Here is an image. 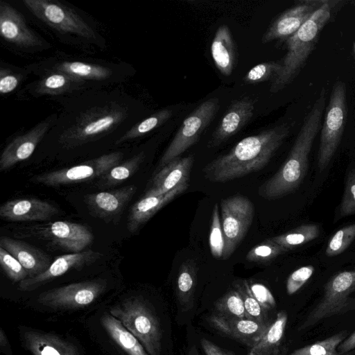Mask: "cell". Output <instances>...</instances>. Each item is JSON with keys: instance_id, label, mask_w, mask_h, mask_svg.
<instances>
[{"instance_id": "obj_1", "label": "cell", "mask_w": 355, "mask_h": 355, "mask_svg": "<svg viewBox=\"0 0 355 355\" xmlns=\"http://www.w3.org/2000/svg\"><path fill=\"white\" fill-rule=\"evenodd\" d=\"M289 132L286 124L243 138L227 153L209 162L202 169L211 182L224 183L264 168Z\"/></svg>"}, {"instance_id": "obj_2", "label": "cell", "mask_w": 355, "mask_h": 355, "mask_svg": "<svg viewBox=\"0 0 355 355\" xmlns=\"http://www.w3.org/2000/svg\"><path fill=\"white\" fill-rule=\"evenodd\" d=\"M325 90L322 89L302 125L290 153L279 169L259 188V195L267 200L282 198L296 190L305 178L309 156L322 122L325 106Z\"/></svg>"}, {"instance_id": "obj_3", "label": "cell", "mask_w": 355, "mask_h": 355, "mask_svg": "<svg viewBox=\"0 0 355 355\" xmlns=\"http://www.w3.org/2000/svg\"><path fill=\"white\" fill-rule=\"evenodd\" d=\"M343 3L324 0L323 4L286 40L287 52L281 61L282 69L272 80L270 92L276 93L290 84L304 67L313 51L320 32L336 10Z\"/></svg>"}, {"instance_id": "obj_4", "label": "cell", "mask_w": 355, "mask_h": 355, "mask_svg": "<svg viewBox=\"0 0 355 355\" xmlns=\"http://www.w3.org/2000/svg\"><path fill=\"white\" fill-rule=\"evenodd\" d=\"M110 313L139 340L148 355L162 354L160 324L144 298H126L111 307Z\"/></svg>"}, {"instance_id": "obj_5", "label": "cell", "mask_w": 355, "mask_h": 355, "mask_svg": "<svg viewBox=\"0 0 355 355\" xmlns=\"http://www.w3.org/2000/svg\"><path fill=\"white\" fill-rule=\"evenodd\" d=\"M355 270H345L334 275L325 284L321 300L307 315L299 327L305 330L320 321L355 310Z\"/></svg>"}, {"instance_id": "obj_6", "label": "cell", "mask_w": 355, "mask_h": 355, "mask_svg": "<svg viewBox=\"0 0 355 355\" xmlns=\"http://www.w3.org/2000/svg\"><path fill=\"white\" fill-rule=\"evenodd\" d=\"M347 114L346 85L337 80L332 88L321 130L318 166L322 171L329 164L339 146Z\"/></svg>"}, {"instance_id": "obj_7", "label": "cell", "mask_w": 355, "mask_h": 355, "mask_svg": "<svg viewBox=\"0 0 355 355\" xmlns=\"http://www.w3.org/2000/svg\"><path fill=\"white\" fill-rule=\"evenodd\" d=\"M221 225L225 236L223 259H229L245 237L254 216L253 202L243 195H234L221 200Z\"/></svg>"}, {"instance_id": "obj_8", "label": "cell", "mask_w": 355, "mask_h": 355, "mask_svg": "<svg viewBox=\"0 0 355 355\" xmlns=\"http://www.w3.org/2000/svg\"><path fill=\"white\" fill-rule=\"evenodd\" d=\"M219 108V100L210 98L202 103L182 122L159 162L162 168L179 157L196 143L214 118Z\"/></svg>"}, {"instance_id": "obj_9", "label": "cell", "mask_w": 355, "mask_h": 355, "mask_svg": "<svg viewBox=\"0 0 355 355\" xmlns=\"http://www.w3.org/2000/svg\"><path fill=\"white\" fill-rule=\"evenodd\" d=\"M122 156L119 152L108 153L69 168L37 175L31 181L47 187H60L101 178L119 164Z\"/></svg>"}, {"instance_id": "obj_10", "label": "cell", "mask_w": 355, "mask_h": 355, "mask_svg": "<svg viewBox=\"0 0 355 355\" xmlns=\"http://www.w3.org/2000/svg\"><path fill=\"white\" fill-rule=\"evenodd\" d=\"M27 8L53 28L85 37L96 39L92 28L69 8L50 0H24Z\"/></svg>"}, {"instance_id": "obj_11", "label": "cell", "mask_w": 355, "mask_h": 355, "mask_svg": "<svg viewBox=\"0 0 355 355\" xmlns=\"http://www.w3.org/2000/svg\"><path fill=\"white\" fill-rule=\"evenodd\" d=\"M105 289L101 279L73 283L42 293L37 301L54 310L73 309L91 304Z\"/></svg>"}, {"instance_id": "obj_12", "label": "cell", "mask_w": 355, "mask_h": 355, "mask_svg": "<svg viewBox=\"0 0 355 355\" xmlns=\"http://www.w3.org/2000/svg\"><path fill=\"white\" fill-rule=\"evenodd\" d=\"M28 230L72 253L82 252L93 240V235L86 226L68 221H54Z\"/></svg>"}, {"instance_id": "obj_13", "label": "cell", "mask_w": 355, "mask_h": 355, "mask_svg": "<svg viewBox=\"0 0 355 355\" xmlns=\"http://www.w3.org/2000/svg\"><path fill=\"white\" fill-rule=\"evenodd\" d=\"M324 1L306 0L286 10L269 26L261 38V42L266 44L275 40L288 39L300 29Z\"/></svg>"}, {"instance_id": "obj_14", "label": "cell", "mask_w": 355, "mask_h": 355, "mask_svg": "<svg viewBox=\"0 0 355 355\" xmlns=\"http://www.w3.org/2000/svg\"><path fill=\"white\" fill-rule=\"evenodd\" d=\"M103 256L98 252L88 250L66 254L57 257L49 268L42 273L31 278H26L19 284L22 291H32L64 275L71 269H80L90 265Z\"/></svg>"}, {"instance_id": "obj_15", "label": "cell", "mask_w": 355, "mask_h": 355, "mask_svg": "<svg viewBox=\"0 0 355 355\" xmlns=\"http://www.w3.org/2000/svg\"><path fill=\"white\" fill-rule=\"evenodd\" d=\"M136 191L135 185H129L114 191L89 194L85 197V202L93 216L107 223H117Z\"/></svg>"}, {"instance_id": "obj_16", "label": "cell", "mask_w": 355, "mask_h": 355, "mask_svg": "<svg viewBox=\"0 0 355 355\" xmlns=\"http://www.w3.org/2000/svg\"><path fill=\"white\" fill-rule=\"evenodd\" d=\"M210 324L218 332L252 347L266 331L270 323H259L248 318H227L213 313Z\"/></svg>"}, {"instance_id": "obj_17", "label": "cell", "mask_w": 355, "mask_h": 355, "mask_svg": "<svg viewBox=\"0 0 355 355\" xmlns=\"http://www.w3.org/2000/svg\"><path fill=\"white\" fill-rule=\"evenodd\" d=\"M193 162L192 155L179 157L161 168L154 175L144 196H160L180 186L189 184Z\"/></svg>"}, {"instance_id": "obj_18", "label": "cell", "mask_w": 355, "mask_h": 355, "mask_svg": "<svg viewBox=\"0 0 355 355\" xmlns=\"http://www.w3.org/2000/svg\"><path fill=\"white\" fill-rule=\"evenodd\" d=\"M58 214L52 204L35 198L8 200L0 207V216L9 221H44Z\"/></svg>"}, {"instance_id": "obj_19", "label": "cell", "mask_w": 355, "mask_h": 355, "mask_svg": "<svg viewBox=\"0 0 355 355\" xmlns=\"http://www.w3.org/2000/svg\"><path fill=\"white\" fill-rule=\"evenodd\" d=\"M254 110V103L248 98H243L234 102L217 125L208 143V146H219L236 135L252 117Z\"/></svg>"}, {"instance_id": "obj_20", "label": "cell", "mask_w": 355, "mask_h": 355, "mask_svg": "<svg viewBox=\"0 0 355 355\" xmlns=\"http://www.w3.org/2000/svg\"><path fill=\"white\" fill-rule=\"evenodd\" d=\"M21 339L32 355H80L73 343L53 333L30 329L21 332Z\"/></svg>"}, {"instance_id": "obj_21", "label": "cell", "mask_w": 355, "mask_h": 355, "mask_svg": "<svg viewBox=\"0 0 355 355\" xmlns=\"http://www.w3.org/2000/svg\"><path fill=\"white\" fill-rule=\"evenodd\" d=\"M0 33L6 40L20 46H36L42 44L26 26L23 16L3 0L0 1Z\"/></svg>"}, {"instance_id": "obj_22", "label": "cell", "mask_w": 355, "mask_h": 355, "mask_svg": "<svg viewBox=\"0 0 355 355\" xmlns=\"http://www.w3.org/2000/svg\"><path fill=\"white\" fill-rule=\"evenodd\" d=\"M49 126V121H43L26 134L13 139L1 153L0 170L7 171L18 162L28 159L46 133Z\"/></svg>"}, {"instance_id": "obj_23", "label": "cell", "mask_w": 355, "mask_h": 355, "mask_svg": "<svg viewBox=\"0 0 355 355\" xmlns=\"http://www.w3.org/2000/svg\"><path fill=\"white\" fill-rule=\"evenodd\" d=\"M0 247L19 261L28 272V278L42 273L52 263L51 259L45 252L21 240L1 236Z\"/></svg>"}, {"instance_id": "obj_24", "label": "cell", "mask_w": 355, "mask_h": 355, "mask_svg": "<svg viewBox=\"0 0 355 355\" xmlns=\"http://www.w3.org/2000/svg\"><path fill=\"white\" fill-rule=\"evenodd\" d=\"M189 184L180 186L157 196H144L131 208L128 220V230L134 233L149 220L159 210L179 195L183 193Z\"/></svg>"}, {"instance_id": "obj_25", "label": "cell", "mask_w": 355, "mask_h": 355, "mask_svg": "<svg viewBox=\"0 0 355 355\" xmlns=\"http://www.w3.org/2000/svg\"><path fill=\"white\" fill-rule=\"evenodd\" d=\"M211 54L218 71L224 76L231 75L236 64V53L227 25H221L217 28L211 44Z\"/></svg>"}, {"instance_id": "obj_26", "label": "cell", "mask_w": 355, "mask_h": 355, "mask_svg": "<svg viewBox=\"0 0 355 355\" xmlns=\"http://www.w3.org/2000/svg\"><path fill=\"white\" fill-rule=\"evenodd\" d=\"M287 320L286 311L278 312L260 340L250 348L248 355H278Z\"/></svg>"}, {"instance_id": "obj_27", "label": "cell", "mask_w": 355, "mask_h": 355, "mask_svg": "<svg viewBox=\"0 0 355 355\" xmlns=\"http://www.w3.org/2000/svg\"><path fill=\"white\" fill-rule=\"evenodd\" d=\"M198 282V268L196 263L191 259L180 266L176 281V296L184 311L192 309Z\"/></svg>"}, {"instance_id": "obj_28", "label": "cell", "mask_w": 355, "mask_h": 355, "mask_svg": "<svg viewBox=\"0 0 355 355\" xmlns=\"http://www.w3.org/2000/svg\"><path fill=\"white\" fill-rule=\"evenodd\" d=\"M102 324L112 339L128 355H148L139 340L129 331L120 320L105 313Z\"/></svg>"}, {"instance_id": "obj_29", "label": "cell", "mask_w": 355, "mask_h": 355, "mask_svg": "<svg viewBox=\"0 0 355 355\" xmlns=\"http://www.w3.org/2000/svg\"><path fill=\"white\" fill-rule=\"evenodd\" d=\"M121 118V114L116 112L99 116L80 126L68 137L67 141L70 146L82 143L88 138L107 131L119 121Z\"/></svg>"}, {"instance_id": "obj_30", "label": "cell", "mask_w": 355, "mask_h": 355, "mask_svg": "<svg viewBox=\"0 0 355 355\" xmlns=\"http://www.w3.org/2000/svg\"><path fill=\"white\" fill-rule=\"evenodd\" d=\"M319 234V226L316 224L309 223L301 225L284 234L270 239L289 250L315 239Z\"/></svg>"}, {"instance_id": "obj_31", "label": "cell", "mask_w": 355, "mask_h": 355, "mask_svg": "<svg viewBox=\"0 0 355 355\" xmlns=\"http://www.w3.org/2000/svg\"><path fill=\"white\" fill-rule=\"evenodd\" d=\"M144 159V154L140 153L130 159L112 167L99 180V186L109 187L118 184L132 175Z\"/></svg>"}, {"instance_id": "obj_32", "label": "cell", "mask_w": 355, "mask_h": 355, "mask_svg": "<svg viewBox=\"0 0 355 355\" xmlns=\"http://www.w3.org/2000/svg\"><path fill=\"white\" fill-rule=\"evenodd\" d=\"M234 289L241 295L245 309L246 318L259 323L267 322V311L254 297L248 286L247 280L237 282L234 284Z\"/></svg>"}, {"instance_id": "obj_33", "label": "cell", "mask_w": 355, "mask_h": 355, "mask_svg": "<svg viewBox=\"0 0 355 355\" xmlns=\"http://www.w3.org/2000/svg\"><path fill=\"white\" fill-rule=\"evenodd\" d=\"M347 335V331H340L324 340L297 349L290 355H340L337 348Z\"/></svg>"}, {"instance_id": "obj_34", "label": "cell", "mask_w": 355, "mask_h": 355, "mask_svg": "<svg viewBox=\"0 0 355 355\" xmlns=\"http://www.w3.org/2000/svg\"><path fill=\"white\" fill-rule=\"evenodd\" d=\"M216 314L236 318H246L242 298L235 289L229 291L215 303Z\"/></svg>"}, {"instance_id": "obj_35", "label": "cell", "mask_w": 355, "mask_h": 355, "mask_svg": "<svg viewBox=\"0 0 355 355\" xmlns=\"http://www.w3.org/2000/svg\"><path fill=\"white\" fill-rule=\"evenodd\" d=\"M58 68L66 73L90 79H104L111 74L107 68L81 62H64Z\"/></svg>"}, {"instance_id": "obj_36", "label": "cell", "mask_w": 355, "mask_h": 355, "mask_svg": "<svg viewBox=\"0 0 355 355\" xmlns=\"http://www.w3.org/2000/svg\"><path fill=\"white\" fill-rule=\"evenodd\" d=\"M288 251V250L268 239L252 247L247 253L245 259L250 262L267 263Z\"/></svg>"}, {"instance_id": "obj_37", "label": "cell", "mask_w": 355, "mask_h": 355, "mask_svg": "<svg viewBox=\"0 0 355 355\" xmlns=\"http://www.w3.org/2000/svg\"><path fill=\"white\" fill-rule=\"evenodd\" d=\"M172 111L168 109L160 110L150 117L143 120L125 132L117 141L121 143L128 139L140 137L159 127L172 116Z\"/></svg>"}, {"instance_id": "obj_38", "label": "cell", "mask_w": 355, "mask_h": 355, "mask_svg": "<svg viewBox=\"0 0 355 355\" xmlns=\"http://www.w3.org/2000/svg\"><path fill=\"white\" fill-rule=\"evenodd\" d=\"M209 245L212 257L216 259H223L225 250V236L221 225L218 203L214 205L212 210Z\"/></svg>"}, {"instance_id": "obj_39", "label": "cell", "mask_w": 355, "mask_h": 355, "mask_svg": "<svg viewBox=\"0 0 355 355\" xmlns=\"http://www.w3.org/2000/svg\"><path fill=\"white\" fill-rule=\"evenodd\" d=\"M355 239V223L346 225L338 230L330 239L325 254L334 257L342 254Z\"/></svg>"}, {"instance_id": "obj_40", "label": "cell", "mask_w": 355, "mask_h": 355, "mask_svg": "<svg viewBox=\"0 0 355 355\" xmlns=\"http://www.w3.org/2000/svg\"><path fill=\"white\" fill-rule=\"evenodd\" d=\"M282 69L281 61H270L253 67L244 76L246 84H257L276 77Z\"/></svg>"}, {"instance_id": "obj_41", "label": "cell", "mask_w": 355, "mask_h": 355, "mask_svg": "<svg viewBox=\"0 0 355 355\" xmlns=\"http://www.w3.org/2000/svg\"><path fill=\"white\" fill-rule=\"evenodd\" d=\"M0 265L6 275L14 282H21L28 277V272L19 261L1 247Z\"/></svg>"}, {"instance_id": "obj_42", "label": "cell", "mask_w": 355, "mask_h": 355, "mask_svg": "<svg viewBox=\"0 0 355 355\" xmlns=\"http://www.w3.org/2000/svg\"><path fill=\"white\" fill-rule=\"evenodd\" d=\"M340 214L341 216L355 214V169L351 171L347 176Z\"/></svg>"}, {"instance_id": "obj_43", "label": "cell", "mask_w": 355, "mask_h": 355, "mask_svg": "<svg viewBox=\"0 0 355 355\" xmlns=\"http://www.w3.org/2000/svg\"><path fill=\"white\" fill-rule=\"evenodd\" d=\"M315 271L313 265H306L293 271L286 281V291L293 295L299 291L311 278Z\"/></svg>"}, {"instance_id": "obj_44", "label": "cell", "mask_w": 355, "mask_h": 355, "mask_svg": "<svg viewBox=\"0 0 355 355\" xmlns=\"http://www.w3.org/2000/svg\"><path fill=\"white\" fill-rule=\"evenodd\" d=\"M248 286L254 297L264 309L269 310L275 307V297L266 286L258 282H248Z\"/></svg>"}, {"instance_id": "obj_45", "label": "cell", "mask_w": 355, "mask_h": 355, "mask_svg": "<svg viewBox=\"0 0 355 355\" xmlns=\"http://www.w3.org/2000/svg\"><path fill=\"white\" fill-rule=\"evenodd\" d=\"M18 78L12 74H8L1 70L0 77V92L8 94L13 91L18 85Z\"/></svg>"}, {"instance_id": "obj_46", "label": "cell", "mask_w": 355, "mask_h": 355, "mask_svg": "<svg viewBox=\"0 0 355 355\" xmlns=\"http://www.w3.org/2000/svg\"><path fill=\"white\" fill-rule=\"evenodd\" d=\"M68 83L67 77L60 73H54L49 76L43 82L44 87L55 90L64 87Z\"/></svg>"}, {"instance_id": "obj_47", "label": "cell", "mask_w": 355, "mask_h": 355, "mask_svg": "<svg viewBox=\"0 0 355 355\" xmlns=\"http://www.w3.org/2000/svg\"><path fill=\"white\" fill-rule=\"evenodd\" d=\"M200 343L206 355H234L205 338H201Z\"/></svg>"}, {"instance_id": "obj_48", "label": "cell", "mask_w": 355, "mask_h": 355, "mask_svg": "<svg viewBox=\"0 0 355 355\" xmlns=\"http://www.w3.org/2000/svg\"><path fill=\"white\" fill-rule=\"evenodd\" d=\"M355 349V331L347 336L338 345L337 351L340 355L349 352Z\"/></svg>"}, {"instance_id": "obj_49", "label": "cell", "mask_w": 355, "mask_h": 355, "mask_svg": "<svg viewBox=\"0 0 355 355\" xmlns=\"http://www.w3.org/2000/svg\"><path fill=\"white\" fill-rule=\"evenodd\" d=\"M0 347L1 352L6 355H12L10 343L2 328L0 329Z\"/></svg>"}, {"instance_id": "obj_50", "label": "cell", "mask_w": 355, "mask_h": 355, "mask_svg": "<svg viewBox=\"0 0 355 355\" xmlns=\"http://www.w3.org/2000/svg\"><path fill=\"white\" fill-rule=\"evenodd\" d=\"M186 355H199V353L196 346L193 345L188 349Z\"/></svg>"}, {"instance_id": "obj_51", "label": "cell", "mask_w": 355, "mask_h": 355, "mask_svg": "<svg viewBox=\"0 0 355 355\" xmlns=\"http://www.w3.org/2000/svg\"><path fill=\"white\" fill-rule=\"evenodd\" d=\"M353 51H354V56H355V42H353Z\"/></svg>"}]
</instances>
